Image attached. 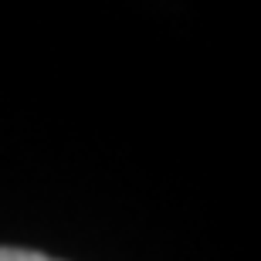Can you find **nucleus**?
Wrapping results in <instances>:
<instances>
[{
    "label": "nucleus",
    "mask_w": 261,
    "mask_h": 261,
    "mask_svg": "<svg viewBox=\"0 0 261 261\" xmlns=\"http://www.w3.org/2000/svg\"><path fill=\"white\" fill-rule=\"evenodd\" d=\"M0 261H58V258H48L41 251H24V248H0Z\"/></svg>",
    "instance_id": "obj_1"
}]
</instances>
